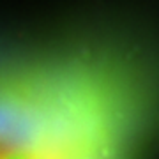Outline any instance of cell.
<instances>
[{
	"label": "cell",
	"instance_id": "obj_3",
	"mask_svg": "<svg viewBox=\"0 0 159 159\" xmlns=\"http://www.w3.org/2000/svg\"><path fill=\"white\" fill-rule=\"evenodd\" d=\"M9 154H12V152H11V150H7V148L4 147V145H2V143H0V159L7 157V156H9Z\"/></svg>",
	"mask_w": 159,
	"mask_h": 159
},
{
	"label": "cell",
	"instance_id": "obj_1",
	"mask_svg": "<svg viewBox=\"0 0 159 159\" xmlns=\"http://www.w3.org/2000/svg\"><path fill=\"white\" fill-rule=\"evenodd\" d=\"M27 159H73V157L58 152L55 148H37V150H30Z\"/></svg>",
	"mask_w": 159,
	"mask_h": 159
},
{
	"label": "cell",
	"instance_id": "obj_2",
	"mask_svg": "<svg viewBox=\"0 0 159 159\" xmlns=\"http://www.w3.org/2000/svg\"><path fill=\"white\" fill-rule=\"evenodd\" d=\"M27 157H29V152H12L4 159H27Z\"/></svg>",
	"mask_w": 159,
	"mask_h": 159
}]
</instances>
